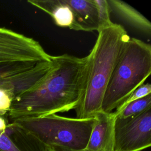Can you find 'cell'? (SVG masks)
I'll return each instance as SVG.
<instances>
[{
	"label": "cell",
	"instance_id": "cell-13",
	"mask_svg": "<svg viewBox=\"0 0 151 151\" xmlns=\"http://www.w3.org/2000/svg\"><path fill=\"white\" fill-rule=\"evenodd\" d=\"M42 64H36L19 62L1 64L0 65V83L18 74L30 70Z\"/></svg>",
	"mask_w": 151,
	"mask_h": 151
},
{
	"label": "cell",
	"instance_id": "cell-4",
	"mask_svg": "<svg viewBox=\"0 0 151 151\" xmlns=\"http://www.w3.org/2000/svg\"><path fill=\"white\" fill-rule=\"evenodd\" d=\"M12 122L29 132L48 146L81 150L87 147L94 118H70L51 114Z\"/></svg>",
	"mask_w": 151,
	"mask_h": 151
},
{
	"label": "cell",
	"instance_id": "cell-10",
	"mask_svg": "<svg viewBox=\"0 0 151 151\" xmlns=\"http://www.w3.org/2000/svg\"><path fill=\"white\" fill-rule=\"evenodd\" d=\"M111 12H113L130 26L150 35L151 24L137 9L120 0H107Z\"/></svg>",
	"mask_w": 151,
	"mask_h": 151
},
{
	"label": "cell",
	"instance_id": "cell-16",
	"mask_svg": "<svg viewBox=\"0 0 151 151\" xmlns=\"http://www.w3.org/2000/svg\"><path fill=\"white\" fill-rule=\"evenodd\" d=\"M0 151H19L6 132H0Z\"/></svg>",
	"mask_w": 151,
	"mask_h": 151
},
{
	"label": "cell",
	"instance_id": "cell-17",
	"mask_svg": "<svg viewBox=\"0 0 151 151\" xmlns=\"http://www.w3.org/2000/svg\"><path fill=\"white\" fill-rule=\"evenodd\" d=\"M48 151H89L86 149L81 150H75L68 149L67 147L58 146H48Z\"/></svg>",
	"mask_w": 151,
	"mask_h": 151
},
{
	"label": "cell",
	"instance_id": "cell-11",
	"mask_svg": "<svg viewBox=\"0 0 151 151\" xmlns=\"http://www.w3.org/2000/svg\"><path fill=\"white\" fill-rule=\"evenodd\" d=\"M6 134L19 151H48V146L15 122L9 123Z\"/></svg>",
	"mask_w": 151,
	"mask_h": 151
},
{
	"label": "cell",
	"instance_id": "cell-15",
	"mask_svg": "<svg viewBox=\"0 0 151 151\" xmlns=\"http://www.w3.org/2000/svg\"><path fill=\"white\" fill-rule=\"evenodd\" d=\"M150 94H151V85L150 83H147L146 84H143L135 89L114 111H117L122 109L127 104L133 101L143 98Z\"/></svg>",
	"mask_w": 151,
	"mask_h": 151
},
{
	"label": "cell",
	"instance_id": "cell-8",
	"mask_svg": "<svg viewBox=\"0 0 151 151\" xmlns=\"http://www.w3.org/2000/svg\"><path fill=\"white\" fill-rule=\"evenodd\" d=\"M28 2L48 14L57 25L78 31L73 11L65 0H29Z\"/></svg>",
	"mask_w": 151,
	"mask_h": 151
},
{
	"label": "cell",
	"instance_id": "cell-12",
	"mask_svg": "<svg viewBox=\"0 0 151 151\" xmlns=\"http://www.w3.org/2000/svg\"><path fill=\"white\" fill-rule=\"evenodd\" d=\"M151 108V94L133 101L120 110L117 111H113L115 117L119 118H127L137 115L145 110Z\"/></svg>",
	"mask_w": 151,
	"mask_h": 151
},
{
	"label": "cell",
	"instance_id": "cell-3",
	"mask_svg": "<svg viewBox=\"0 0 151 151\" xmlns=\"http://www.w3.org/2000/svg\"><path fill=\"white\" fill-rule=\"evenodd\" d=\"M151 74V47L135 38L124 44L107 84L101 111L113 112Z\"/></svg>",
	"mask_w": 151,
	"mask_h": 151
},
{
	"label": "cell",
	"instance_id": "cell-2",
	"mask_svg": "<svg viewBox=\"0 0 151 151\" xmlns=\"http://www.w3.org/2000/svg\"><path fill=\"white\" fill-rule=\"evenodd\" d=\"M96 42L85 57L82 90L74 110L78 119H91L101 111L103 99L126 42L130 38L120 24L98 31Z\"/></svg>",
	"mask_w": 151,
	"mask_h": 151
},
{
	"label": "cell",
	"instance_id": "cell-18",
	"mask_svg": "<svg viewBox=\"0 0 151 151\" xmlns=\"http://www.w3.org/2000/svg\"><path fill=\"white\" fill-rule=\"evenodd\" d=\"M8 123L4 116H0V132H5Z\"/></svg>",
	"mask_w": 151,
	"mask_h": 151
},
{
	"label": "cell",
	"instance_id": "cell-14",
	"mask_svg": "<svg viewBox=\"0 0 151 151\" xmlns=\"http://www.w3.org/2000/svg\"><path fill=\"white\" fill-rule=\"evenodd\" d=\"M94 2L97 8L99 31L110 26L113 22L110 19L111 10L107 0H94Z\"/></svg>",
	"mask_w": 151,
	"mask_h": 151
},
{
	"label": "cell",
	"instance_id": "cell-6",
	"mask_svg": "<svg viewBox=\"0 0 151 151\" xmlns=\"http://www.w3.org/2000/svg\"><path fill=\"white\" fill-rule=\"evenodd\" d=\"M151 146V108L127 118L115 117L114 151H142Z\"/></svg>",
	"mask_w": 151,
	"mask_h": 151
},
{
	"label": "cell",
	"instance_id": "cell-7",
	"mask_svg": "<svg viewBox=\"0 0 151 151\" xmlns=\"http://www.w3.org/2000/svg\"><path fill=\"white\" fill-rule=\"evenodd\" d=\"M86 147L89 151H114V126L115 116L113 113H98Z\"/></svg>",
	"mask_w": 151,
	"mask_h": 151
},
{
	"label": "cell",
	"instance_id": "cell-9",
	"mask_svg": "<svg viewBox=\"0 0 151 151\" xmlns=\"http://www.w3.org/2000/svg\"><path fill=\"white\" fill-rule=\"evenodd\" d=\"M73 11L78 31H98L97 8L94 0H65Z\"/></svg>",
	"mask_w": 151,
	"mask_h": 151
},
{
	"label": "cell",
	"instance_id": "cell-1",
	"mask_svg": "<svg viewBox=\"0 0 151 151\" xmlns=\"http://www.w3.org/2000/svg\"><path fill=\"white\" fill-rule=\"evenodd\" d=\"M84 64L85 57L53 56L44 80L13 101L7 115L11 122L74 110L81 93Z\"/></svg>",
	"mask_w": 151,
	"mask_h": 151
},
{
	"label": "cell",
	"instance_id": "cell-5",
	"mask_svg": "<svg viewBox=\"0 0 151 151\" xmlns=\"http://www.w3.org/2000/svg\"><path fill=\"white\" fill-rule=\"evenodd\" d=\"M52 56L34 39L0 27V65L19 62L42 64L51 62Z\"/></svg>",
	"mask_w": 151,
	"mask_h": 151
}]
</instances>
